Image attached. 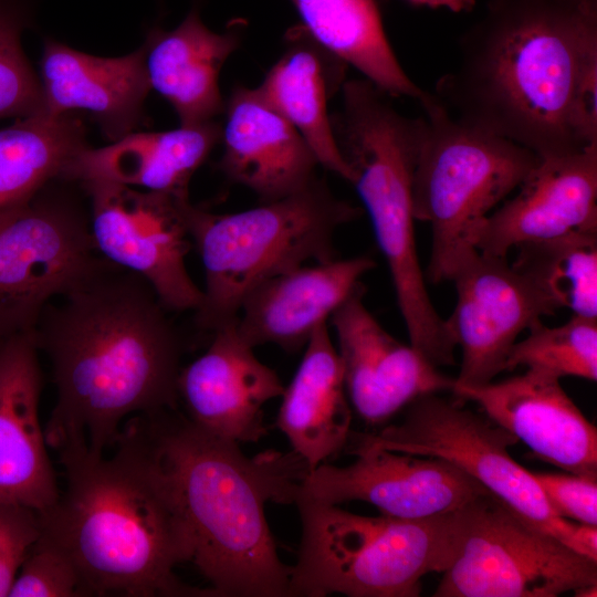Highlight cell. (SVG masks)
I'll return each mask as SVG.
<instances>
[{
    "label": "cell",
    "mask_w": 597,
    "mask_h": 597,
    "mask_svg": "<svg viewBox=\"0 0 597 597\" xmlns=\"http://www.w3.org/2000/svg\"><path fill=\"white\" fill-rule=\"evenodd\" d=\"M457 50L431 92L457 119L540 158L585 148L572 108L597 59V0H486Z\"/></svg>",
    "instance_id": "obj_2"
},
{
    "label": "cell",
    "mask_w": 597,
    "mask_h": 597,
    "mask_svg": "<svg viewBox=\"0 0 597 597\" xmlns=\"http://www.w3.org/2000/svg\"><path fill=\"white\" fill-rule=\"evenodd\" d=\"M413 6L430 9H447L454 13L470 12L476 6V0H405Z\"/></svg>",
    "instance_id": "obj_35"
},
{
    "label": "cell",
    "mask_w": 597,
    "mask_h": 597,
    "mask_svg": "<svg viewBox=\"0 0 597 597\" xmlns=\"http://www.w3.org/2000/svg\"><path fill=\"white\" fill-rule=\"evenodd\" d=\"M322 48L389 96L426 94L406 73L386 35L376 0H290Z\"/></svg>",
    "instance_id": "obj_27"
},
{
    "label": "cell",
    "mask_w": 597,
    "mask_h": 597,
    "mask_svg": "<svg viewBox=\"0 0 597 597\" xmlns=\"http://www.w3.org/2000/svg\"><path fill=\"white\" fill-rule=\"evenodd\" d=\"M281 397L276 426L308 471L346 447L352 432V409L327 323L313 332Z\"/></svg>",
    "instance_id": "obj_26"
},
{
    "label": "cell",
    "mask_w": 597,
    "mask_h": 597,
    "mask_svg": "<svg viewBox=\"0 0 597 597\" xmlns=\"http://www.w3.org/2000/svg\"><path fill=\"white\" fill-rule=\"evenodd\" d=\"M112 458L87 444L57 449L66 485L39 513L78 570L83 596L213 597L181 582L192 545L176 501L140 443L124 428Z\"/></svg>",
    "instance_id": "obj_4"
},
{
    "label": "cell",
    "mask_w": 597,
    "mask_h": 597,
    "mask_svg": "<svg viewBox=\"0 0 597 597\" xmlns=\"http://www.w3.org/2000/svg\"><path fill=\"white\" fill-rule=\"evenodd\" d=\"M40 531V516L35 510L18 503L0 502V597L9 596Z\"/></svg>",
    "instance_id": "obj_33"
},
{
    "label": "cell",
    "mask_w": 597,
    "mask_h": 597,
    "mask_svg": "<svg viewBox=\"0 0 597 597\" xmlns=\"http://www.w3.org/2000/svg\"><path fill=\"white\" fill-rule=\"evenodd\" d=\"M350 436L387 450L455 464L527 524L597 561V526L563 519L551 509L532 472L509 453L517 439L486 415L430 394L410 402L399 422Z\"/></svg>",
    "instance_id": "obj_9"
},
{
    "label": "cell",
    "mask_w": 597,
    "mask_h": 597,
    "mask_svg": "<svg viewBox=\"0 0 597 597\" xmlns=\"http://www.w3.org/2000/svg\"><path fill=\"white\" fill-rule=\"evenodd\" d=\"M346 446L356 460L345 467L324 462L308 471L304 493L337 505L363 501L394 517L423 519L457 511L489 492L440 458L387 450L350 434Z\"/></svg>",
    "instance_id": "obj_13"
},
{
    "label": "cell",
    "mask_w": 597,
    "mask_h": 597,
    "mask_svg": "<svg viewBox=\"0 0 597 597\" xmlns=\"http://www.w3.org/2000/svg\"><path fill=\"white\" fill-rule=\"evenodd\" d=\"M451 281L457 303L444 321L462 353L453 387H479L493 381L504 371L520 334L558 311L506 258L476 250Z\"/></svg>",
    "instance_id": "obj_14"
},
{
    "label": "cell",
    "mask_w": 597,
    "mask_h": 597,
    "mask_svg": "<svg viewBox=\"0 0 597 597\" xmlns=\"http://www.w3.org/2000/svg\"><path fill=\"white\" fill-rule=\"evenodd\" d=\"M235 322L212 332L208 349L181 367L177 395L197 427L240 444L266 433L263 407L282 396L284 386L242 339Z\"/></svg>",
    "instance_id": "obj_17"
},
{
    "label": "cell",
    "mask_w": 597,
    "mask_h": 597,
    "mask_svg": "<svg viewBox=\"0 0 597 597\" xmlns=\"http://www.w3.org/2000/svg\"><path fill=\"white\" fill-rule=\"evenodd\" d=\"M34 14L33 0H0V118L43 113L41 81L21 44Z\"/></svg>",
    "instance_id": "obj_31"
},
{
    "label": "cell",
    "mask_w": 597,
    "mask_h": 597,
    "mask_svg": "<svg viewBox=\"0 0 597 597\" xmlns=\"http://www.w3.org/2000/svg\"><path fill=\"white\" fill-rule=\"evenodd\" d=\"M411 178L415 220L431 228L426 276L451 281L476 250L473 235L540 163L528 148L457 119L427 91Z\"/></svg>",
    "instance_id": "obj_8"
},
{
    "label": "cell",
    "mask_w": 597,
    "mask_h": 597,
    "mask_svg": "<svg viewBox=\"0 0 597 597\" xmlns=\"http://www.w3.org/2000/svg\"><path fill=\"white\" fill-rule=\"evenodd\" d=\"M9 596L78 597L83 596L82 582L70 554L57 541L41 530Z\"/></svg>",
    "instance_id": "obj_32"
},
{
    "label": "cell",
    "mask_w": 597,
    "mask_h": 597,
    "mask_svg": "<svg viewBox=\"0 0 597 597\" xmlns=\"http://www.w3.org/2000/svg\"><path fill=\"white\" fill-rule=\"evenodd\" d=\"M124 428L157 468L187 526L191 563L213 597H289L265 504H294L308 472L294 451L254 458L178 408L130 417Z\"/></svg>",
    "instance_id": "obj_3"
},
{
    "label": "cell",
    "mask_w": 597,
    "mask_h": 597,
    "mask_svg": "<svg viewBox=\"0 0 597 597\" xmlns=\"http://www.w3.org/2000/svg\"><path fill=\"white\" fill-rule=\"evenodd\" d=\"M184 211L206 276L195 323L210 333L237 320L260 283L310 261L337 259L336 231L362 214L317 176L289 196L243 211L214 213L190 200Z\"/></svg>",
    "instance_id": "obj_6"
},
{
    "label": "cell",
    "mask_w": 597,
    "mask_h": 597,
    "mask_svg": "<svg viewBox=\"0 0 597 597\" xmlns=\"http://www.w3.org/2000/svg\"><path fill=\"white\" fill-rule=\"evenodd\" d=\"M221 130L213 119L165 132H132L108 146L85 147L63 180L98 179L188 198L189 182L221 140Z\"/></svg>",
    "instance_id": "obj_24"
},
{
    "label": "cell",
    "mask_w": 597,
    "mask_h": 597,
    "mask_svg": "<svg viewBox=\"0 0 597 597\" xmlns=\"http://www.w3.org/2000/svg\"><path fill=\"white\" fill-rule=\"evenodd\" d=\"M551 509L575 523L597 526V476L532 472Z\"/></svg>",
    "instance_id": "obj_34"
},
{
    "label": "cell",
    "mask_w": 597,
    "mask_h": 597,
    "mask_svg": "<svg viewBox=\"0 0 597 597\" xmlns=\"http://www.w3.org/2000/svg\"><path fill=\"white\" fill-rule=\"evenodd\" d=\"M40 81L44 114L88 113L112 142L143 123L151 90L143 46L123 56L103 57L53 39L44 42Z\"/></svg>",
    "instance_id": "obj_22"
},
{
    "label": "cell",
    "mask_w": 597,
    "mask_h": 597,
    "mask_svg": "<svg viewBox=\"0 0 597 597\" xmlns=\"http://www.w3.org/2000/svg\"><path fill=\"white\" fill-rule=\"evenodd\" d=\"M245 21L219 33L210 30L195 4L174 29L153 27L142 45L150 88L175 109L180 125L213 121L224 109L220 71L239 48Z\"/></svg>",
    "instance_id": "obj_23"
},
{
    "label": "cell",
    "mask_w": 597,
    "mask_h": 597,
    "mask_svg": "<svg viewBox=\"0 0 597 597\" xmlns=\"http://www.w3.org/2000/svg\"><path fill=\"white\" fill-rule=\"evenodd\" d=\"M77 185L90 199L97 253L144 277L168 312H195L203 293L186 268L192 245L184 211L189 197L98 179Z\"/></svg>",
    "instance_id": "obj_12"
},
{
    "label": "cell",
    "mask_w": 597,
    "mask_h": 597,
    "mask_svg": "<svg viewBox=\"0 0 597 597\" xmlns=\"http://www.w3.org/2000/svg\"><path fill=\"white\" fill-rule=\"evenodd\" d=\"M347 64L322 48L300 24L258 90L306 140L318 164L350 182L354 175L337 146L327 104L345 83Z\"/></svg>",
    "instance_id": "obj_25"
},
{
    "label": "cell",
    "mask_w": 597,
    "mask_h": 597,
    "mask_svg": "<svg viewBox=\"0 0 597 597\" xmlns=\"http://www.w3.org/2000/svg\"><path fill=\"white\" fill-rule=\"evenodd\" d=\"M39 353L33 331L0 339V502L42 513L61 491L39 418Z\"/></svg>",
    "instance_id": "obj_19"
},
{
    "label": "cell",
    "mask_w": 597,
    "mask_h": 597,
    "mask_svg": "<svg viewBox=\"0 0 597 597\" xmlns=\"http://www.w3.org/2000/svg\"><path fill=\"white\" fill-rule=\"evenodd\" d=\"M451 391L457 401L480 406L537 459L566 472L597 476V429L558 378L525 369L501 381Z\"/></svg>",
    "instance_id": "obj_18"
},
{
    "label": "cell",
    "mask_w": 597,
    "mask_h": 597,
    "mask_svg": "<svg viewBox=\"0 0 597 597\" xmlns=\"http://www.w3.org/2000/svg\"><path fill=\"white\" fill-rule=\"evenodd\" d=\"M297 506L302 536L289 596L417 597L421 579L448 567L462 509L423 517L365 516L310 496Z\"/></svg>",
    "instance_id": "obj_7"
},
{
    "label": "cell",
    "mask_w": 597,
    "mask_h": 597,
    "mask_svg": "<svg viewBox=\"0 0 597 597\" xmlns=\"http://www.w3.org/2000/svg\"><path fill=\"white\" fill-rule=\"evenodd\" d=\"M434 597H556L597 584V561L522 520L486 492L462 509Z\"/></svg>",
    "instance_id": "obj_10"
},
{
    "label": "cell",
    "mask_w": 597,
    "mask_h": 597,
    "mask_svg": "<svg viewBox=\"0 0 597 597\" xmlns=\"http://www.w3.org/2000/svg\"><path fill=\"white\" fill-rule=\"evenodd\" d=\"M151 285L102 255L43 308L35 345L52 366L56 402L48 446H115L128 416L178 408L185 344Z\"/></svg>",
    "instance_id": "obj_1"
},
{
    "label": "cell",
    "mask_w": 597,
    "mask_h": 597,
    "mask_svg": "<svg viewBox=\"0 0 597 597\" xmlns=\"http://www.w3.org/2000/svg\"><path fill=\"white\" fill-rule=\"evenodd\" d=\"M527 331L512 346L504 371L524 367L558 379L573 376L596 381L597 318L573 315L555 327L538 321Z\"/></svg>",
    "instance_id": "obj_30"
},
{
    "label": "cell",
    "mask_w": 597,
    "mask_h": 597,
    "mask_svg": "<svg viewBox=\"0 0 597 597\" xmlns=\"http://www.w3.org/2000/svg\"><path fill=\"white\" fill-rule=\"evenodd\" d=\"M512 266L557 310L597 318V233H578L516 247Z\"/></svg>",
    "instance_id": "obj_29"
},
{
    "label": "cell",
    "mask_w": 597,
    "mask_h": 597,
    "mask_svg": "<svg viewBox=\"0 0 597 597\" xmlns=\"http://www.w3.org/2000/svg\"><path fill=\"white\" fill-rule=\"evenodd\" d=\"M64 181L0 214V339L32 332L45 305L100 256L88 213Z\"/></svg>",
    "instance_id": "obj_11"
},
{
    "label": "cell",
    "mask_w": 597,
    "mask_h": 597,
    "mask_svg": "<svg viewBox=\"0 0 597 597\" xmlns=\"http://www.w3.org/2000/svg\"><path fill=\"white\" fill-rule=\"evenodd\" d=\"M88 145L75 113H39L0 129V214L17 209L54 180Z\"/></svg>",
    "instance_id": "obj_28"
},
{
    "label": "cell",
    "mask_w": 597,
    "mask_h": 597,
    "mask_svg": "<svg viewBox=\"0 0 597 597\" xmlns=\"http://www.w3.org/2000/svg\"><path fill=\"white\" fill-rule=\"evenodd\" d=\"M363 283L329 317L349 402L370 426H380L419 397L451 391L441 373L410 344L390 335L364 303Z\"/></svg>",
    "instance_id": "obj_15"
},
{
    "label": "cell",
    "mask_w": 597,
    "mask_h": 597,
    "mask_svg": "<svg viewBox=\"0 0 597 597\" xmlns=\"http://www.w3.org/2000/svg\"><path fill=\"white\" fill-rule=\"evenodd\" d=\"M375 266L374 259L359 255L304 264L273 276L243 300L238 332L253 348L274 344L287 353L301 350Z\"/></svg>",
    "instance_id": "obj_20"
},
{
    "label": "cell",
    "mask_w": 597,
    "mask_h": 597,
    "mask_svg": "<svg viewBox=\"0 0 597 597\" xmlns=\"http://www.w3.org/2000/svg\"><path fill=\"white\" fill-rule=\"evenodd\" d=\"M574 595L577 597H596L597 584H590L575 589Z\"/></svg>",
    "instance_id": "obj_36"
},
{
    "label": "cell",
    "mask_w": 597,
    "mask_h": 597,
    "mask_svg": "<svg viewBox=\"0 0 597 597\" xmlns=\"http://www.w3.org/2000/svg\"><path fill=\"white\" fill-rule=\"evenodd\" d=\"M223 112L218 168L230 181L268 202L293 193L316 176L320 164L313 150L258 87L234 86Z\"/></svg>",
    "instance_id": "obj_21"
},
{
    "label": "cell",
    "mask_w": 597,
    "mask_h": 597,
    "mask_svg": "<svg viewBox=\"0 0 597 597\" xmlns=\"http://www.w3.org/2000/svg\"><path fill=\"white\" fill-rule=\"evenodd\" d=\"M341 91L334 136L387 262L409 344L437 367L453 365L457 347L431 303L416 244L411 178L421 117L399 113L365 77Z\"/></svg>",
    "instance_id": "obj_5"
},
{
    "label": "cell",
    "mask_w": 597,
    "mask_h": 597,
    "mask_svg": "<svg viewBox=\"0 0 597 597\" xmlns=\"http://www.w3.org/2000/svg\"><path fill=\"white\" fill-rule=\"evenodd\" d=\"M516 190L476 228L479 252L506 258L522 243L597 233V144L541 158Z\"/></svg>",
    "instance_id": "obj_16"
}]
</instances>
